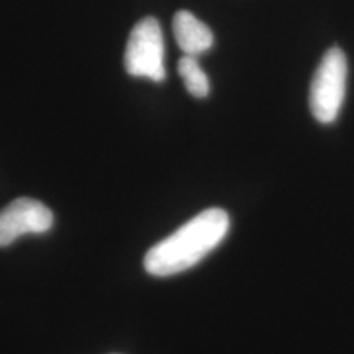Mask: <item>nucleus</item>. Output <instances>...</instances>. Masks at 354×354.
<instances>
[{"label": "nucleus", "mask_w": 354, "mask_h": 354, "mask_svg": "<svg viewBox=\"0 0 354 354\" xmlns=\"http://www.w3.org/2000/svg\"><path fill=\"white\" fill-rule=\"evenodd\" d=\"M228 230L230 216L223 209L201 212L146 253V272L167 277L187 271L225 240Z\"/></svg>", "instance_id": "f257e3e1"}, {"label": "nucleus", "mask_w": 354, "mask_h": 354, "mask_svg": "<svg viewBox=\"0 0 354 354\" xmlns=\"http://www.w3.org/2000/svg\"><path fill=\"white\" fill-rule=\"evenodd\" d=\"M348 61L342 48H330L322 57L310 86V110L323 125L333 123L343 107Z\"/></svg>", "instance_id": "f03ea898"}, {"label": "nucleus", "mask_w": 354, "mask_h": 354, "mask_svg": "<svg viewBox=\"0 0 354 354\" xmlns=\"http://www.w3.org/2000/svg\"><path fill=\"white\" fill-rule=\"evenodd\" d=\"M125 69L133 77L154 82L166 79L165 37L161 25L153 17H146L133 26L125 50Z\"/></svg>", "instance_id": "7ed1b4c3"}, {"label": "nucleus", "mask_w": 354, "mask_h": 354, "mask_svg": "<svg viewBox=\"0 0 354 354\" xmlns=\"http://www.w3.org/2000/svg\"><path fill=\"white\" fill-rule=\"evenodd\" d=\"M53 227V212L41 202L20 197L0 210V248L28 233H46Z\"/></svg>", "instance_id": "20e7f679"}, {"label": "nucleus", "mask_w": 354, "mask_h": 354, "mask_svg": "<svg viewBox=\"0 0 354 354\" xmlns=\"http://www.w3.org/2000/svg\"><path fill=\"white\" fill-rule=\"evenodd\" d=\"M177 46L185 56L197 57L214 46V33L189 10H179L172 20Z\"/></svg>", "instance_id": "39448f33"}, {"label": "nucleus", "mask_w": 354, "mask_h": 354, "mask_svg": "<svg viewBox=\"0 0 354 354\" xmlns=\"http://www.w3.org/2000/svg\"><path fill=\"white\" fill-rule=\"evenodd\" d=\"M177 73L183 79L185 88L196 99H205L210 94V81L205 71L201 68L197 57L183 56L177 63Z\"/></svg>", "instance_id": "423d86ee"}]
</instances>
